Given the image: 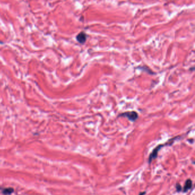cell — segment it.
<instances>
[{
  "label": "cell",
  "instance_id": "6da1fadb",
  "mask_svg": "<svg viewBox=\"0 0 195 195\" xmlns=\"http://www.w3.org/2000/svg\"><path fill=\"white\" fill-rule=\"evenodd\" d=\"M119 117H124L127 118L130 121L134 122L138 118V114L136 111H130L125 112L124 113H121L119 115Z\"/></svg>",
  "mask_w": 195,
  "mask_h": 195
},
{
  "label": "cell",
  "instance_id": "7a4b0ae2",
  "mask_svg": "<svg viewBox=\"0 0 195 195\" xmlns=\"http://www.w3.org/2000/svg\"><path fill=\"white\" fill-rule=\"evenodd\" d=\"M167 145V144H165ZM165 145H158L152 152V153L151 154V155L149 157V163H150L153 159H155L156 157L157 156V153L158 151L161 149V147H163L164 146H165Z\"/></svg>",
  "mask_w": 195,
  "mask_h": 195
},
{
  "label": "cell",
  "instance_id": "3957f363",
  "mask_svg": "<svg viewBox=\"0 0 195 195\" xmlns=\"http://www.w3.org/2000/svg\"><path fill=\"white\" fill-rule=\"evenodd\" d=\"M87 39V35L85 33H84V32H81L80 33H79L77 34V36H76V40L77 41L80 43H84Z\"/></svg>",
  "mask_w": 195,
  "mask_h": 195
},
{
  "label": "cell",
  "instance_id": "277c9868",
  "mask_svg": "<svg viewBox=\"0 0 195 195\" xmlns=\"http://www.w3.org/2000/svg\"><path fill=\"white\" fill-rule=\"evenodd\" d=\"M192 181L191 179H188L185 183V185L184 187V189L183 191L184 192H187L189 189H190L192 188Z\"/></svg>",
  "mask_w": 195,
  "mask_h": 195
},
{
  "label": "cell",
  "instance_id": "5b68a950",
  "mask_svg": "<svg viewBox=\"0 0 195 195\" xmlns=\"http://www.w3.org/2000/svg\"><path fill=\"white\" fill-rule=\"evenodd\" d=\"M14 190L13 188H6V189H5L3 191V194L4 195H10L11 194H12Z\"/></svg>",
  "mask_w": 195,
  "mask_h": 195
},
{
  "label": "cell",
  "instance_id": "8992f818",
  "mask_svg": "<svg viewBox=\"0 0 195 195\" xmlns=\"http://www.w3.org/2000/svg\"><path fill=\"white\" fill-rule=\"evenodd\" d=\"M181 189H182L181 186L179 184H176V191H177V192H179L181 191Z\"/></svg>",
  "mask_w": 195,
  "mask_h": 195
},
{
  "label": "cell",
  "instance_id": "52a82bcc",
  "mask_svg": "<svg viewBox=\"0 0 195 195\" xmlns=\"http://www.w3.org/2000/svg\"><path fill=\"white\" fill-rule=\"evenodd\" d=\"M145 194V192H144L140 193V195H144Z\"/></svg>",
  "mask_w": 195,
  "mask_h": 195
}]
</instances>
